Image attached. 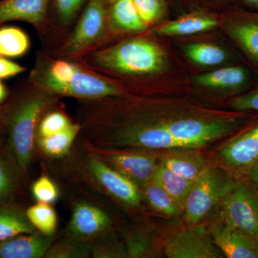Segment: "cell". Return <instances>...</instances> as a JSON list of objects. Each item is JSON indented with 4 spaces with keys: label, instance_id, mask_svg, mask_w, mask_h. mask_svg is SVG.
Returning <instances> with one entry per match:
<instances>
[{
    "label": "cell",
    "instance_id": "10",
    "mask_svg": "<svg viewBox=\"0 0 258 258\" xmlns=\"http://www.w3.org/2000/svg\"><path fill=\"white\" fill-rule=\"evenodd\" d=\"M222 221L258 238V191L237 183L221 202Z\"/></svg>",
    "mask_w": 258,
    "mask_h": 258
},
{
    "label": "cell",
    "instance_id": "13",
    "mask_svg": "<svg viewBox=\"0 0 258 258\" xmlns=\"http://www.w3.org/2000/svg\"><path fill=\"white\" fill-rule=\"evenodd\" d=\"M220 155L231 169L249 170L258 160V123L226 144Z\"/></svg>",
    "mask_w": 258,
    "mask_h": 258
},
{
    "label": "cell",
    "instance_id": "38",
    "mask_svg": "<svg viewBox=\"0 0 258 258\" xmlns=\"http://www.w3.org/2000/svg\"><path fill=\"white\" fill-rule=\"evenodd\" d=\"M248 171L249 179L255 185L256 189L258 191V160L249 168Z\"/></svg>",
    "mask_w": 258,
    "mask_h": 258
},
{
    "label": "cell",
    "instance_id": "21",
    "mask_svg": "<svg viewBox=\"0 0 258 258\" xmlns=\"http://www.w3.org/2000/svg\"><path fill=\"white\" fill-rule=\"evenodd\" d=\"M26 209L18 201L0 203V242L36 230L29 221Z\"/></svg>",
    "mask_w": 258,
    "mask_h": 258
},
{
    "label": "cell",
    "instance_id": "12",
    "mask_svg": "<svg viewBox=\"0 0 258 258\" xmlns=\"http://www.w3.org/2000/svg\"><path fill=\"white\" fill-rule=\"evenodd\" d=\"M211 235L227 257L258 258V238L251 234L222 221L212 226Z\"/></svg>",
    "mask_w": 258,
    "mask_h": 258
},
{
    "label": "cell",
    "instance_id": "22",
    "mask_svg": "<svg viewBox=\"0 0 258 258\" xmlns=\"http://www.w3.org/2000/svg\"><path fill=\"white\" fill-rule=\"evenodd\" d=\"M248 71L242 66H229L196 77L198 84L207 87L239 90L248 83Z\"/></svg>",
    "mask_w": 258,
    "mask_h": 258
},
{
    "label": "cell",
    "instance_id": "32",
    "mask_svg": "<svg viewBox=\"0 0 258 258\" xmlns=\"http://www.w3.org/2000/svg\"><path fill=\"white\" fill-rule=\"evenodd\" d=\"M57 106L42 117L37 128V137H46L64 130L74 123L69 115Z\"/></svg>",
    "mask_w": 258,
    "mask_h": 258
},
{
    "label": "cell",
    "instance_id": "34",
    "mask_svg": "<svg viewBox=\"0 0 258 258\" xmlns=\"http://www.w3.org/2000/svg\"><path fill=\"white\" fill-rule=\"evenodd\" d=\"M31 192L37 203L52 204L60 196L57 181L46 172H43L32 183Z\"/></svg>",
    "mask_w": 258,
    "mask_h": 258
},
{
    "label": "cell",
    "instance_id": "9",
    "mask_svg": "<svg viewBox=\"0 0 258 258\" xmlns=\"http://www.w3.org/2000/svg\"><path fill=\"white\" fill-rule=\"evenodd\" d=\"M238 117L206 120L183 118L161 122L184 148L206 145L237 130L240 125Z\"/></svg>",
    "mask_w": 258,
    "mask_h": 258
},
{
    "label": "cell",
    "instance_id": "1",
    "mask_svg": "<svg viewBox=\"0 0 258 258\" xmlns=\"http://www.w3.org/2000/svg\"><path fill=\"white\" fill-rule=\"evenodd\" d=\"M46 172L61 186L83 190L97 198H110L129 208L142 205V190L90 150L80 137L67 155L41 160Z\"/></svg>",
    "mask_w": 258,
    "mask_h": 258
},
{
    "label": "cell",
    "instance_id": "33",
    "mask_svg": "<svg viewBox=\"0 0 258 258\" xmlns=\"http://www.w3.org/2000/svg\"><path fill=\"white\" fill-rule=\"evenodd\" d=\"M90 244L91 257H127L124 243H119L113 233L103 236Z\"/></svg>",
    "mask_w": 258,
    "mask_h": 258
},
{
    "label": "cell",
    "instance_id": "30",
    "mask_svg": "<svg viewBox=\"0 0 258 258\" xmlns=\"http://www.w3.org/2000/svg\"><path fill=\"white\" fill-rule=\"evenodd\" d=\"M88 0H53L54 20L50 26L62 32L68 30L77 18Z\"/></svg>",
    "mask_w": 258,
    "mask_h": 258
},
{
    "label": "cell",
    "instance_id": "5",
    "mask_svg": "<svg viewBox=\"0 0 258 258\" xmlns=\"http://www.w3.org/2000/svg\"><path fill=\"white\" fill-rule=\"evenodd\" d=\"M69 198L71 217L62 235L91 242L113 233L112 217L99 198L80 189L64 186Z\"/></svg>",
    "mask_w": 258,
    "mask_h": 258
},
{
    "label": "cell",
    "instance_id": "11",
    "mask_svg": "<svg viewBox=\"0 0 258 258\" xmlns=\"http://www.w3.org/2000/svg\"><path fill=\"white\" fill-rule=\"evenodd\" d=\"M170 258L222 257V252L204 227L177 232L167 241L164 248Z\"/></svg>",
    "mask_w": 258,
    "mask_h": 258
},
{
    "label": "cell",
    "instance_id": "37",
    "mask_svg": "<svg viewBox=\"0 0 258 258\" xmlns=\"http://www.w3.org/2000/svg\"><path fill=\"white\" fill-rule=\"evenodd\" d=\"M26 71L24 66L0 56V80L9 79Z\"/></svg>",
    "mask_w": 258,
    "mask_h": 258
},
{
    "label": "cell",
    "instance_id": "15",
    "mask_svg": "<svg viewBox=\"0 0 258 258\" xmlns=\"http://www.w3.org/2000/svg\"><path fill=\"white\" fill-rule=\"evenodd\" d=\"M57 235H46L35 230L0 242V258H42Z\"/></svg>",
    "mask_w": 258,
    "mask_h": 258
},
{
    "label": "cell",
    "instance_id": "27",
    "mask_svg": "<svg viewBox=\"0 0 258 258\" xmlns=\"http://www.w3.org/2000/svg\"><path fill=\"white\" fill-rule=\"evenodd\" d=\"M91 257V244L61 235H57L55 242L45 258H88Z\"/></svg>",
    "mask_w": 258,
    "mask_h": 258
},
{
    "label": "cell",
    "instance_id": "14",
    "mask_svg": "<svg viewBox=\"0 0 258 258\" xmlns=\"http://www.w3.org/2000/svg\"><path fill=\"white\" fill-rule=\"evenodd\" d=\"M50 0H3L0 1V25L23 21L40 30H47Z\"/></svg>",
    "mask_w": 258,
    "mask_h": 258
},
{
    "label": "cell",
    "instance_id": "23",
    "mask_svg": "<svg viewBox=\"0 0 258 258\" xmlns=\"http://www.w3.org/2000/svg\"><path fill=\"white\" fill-rule=\"evenodd\" d=\"M217 20L203 15H191L171 22L160 28L157 32L159 35L167 36H181L208 31L217 26Z\"/></svg>",
    "mask_w": 258,
    "mask_h": 258
},
{
    "label": "cell",
    "instance_id": "29",
    "mask_svg": "<svg viewBox=\"0 0 258 258\" xmlns=\"http://www.w3.org/2000/svg\"><path fill=\"white\" fill-rule=\"evenodd\" d=\"M188 58L201 66H215L227 60V55L221 47L210 43H193L185 49Z\"/></svg>",
    "mask_w": 258,
    "mask_h": 258
},
{
    "label": "cell",
    "instance_id": "25",
    "mask_svg": "<svg viewBox=\"0 0 258 258\" xmlns=\"http://www.w3.org/2000/svg\"><path fill=\"white\" fill-rule=\"evenodd\" d=\"M30 40L28 34L15 26L0 28V56L5 57H21L28 52Z\"/></svg>",
    "mask_w": 258,
    "mask_h": 258
},
{
    "label": "cell",
    "instance_id": "18",
    "mask_svg": "<svg viewBox=\"0 0 258 258\" xmlns=\"http://www.w3.org/2000/svg\"><path fill=\"white\" fill-rule=\"evenodd\" d=\"M81 134L77 121L58 133L35 139V154L41 160H55L69 154Z\"/></svg>",
    "mask_w": 258,
    "mask_h": 258
},
{
    "label": "cell",
    "instance_id": "24",
    "mask_svg": "<svg viewBox=\"0 0 258 258\" xmlns=\"http://www.w3.org/2000/svg\"><path fill=\"white\" fill-rule=\"evenodd\" d=\"M152 181L165 190L179 205L181 210H184L185 202L194 182L178 175L160 164L158 166Z\"/></svg>",
    "mask_w": 258,
    "mask_h": 258
},
{
    "label": "cell",
    "instance_id": "2",
    "mask_svg": "<svg viewBox=\"0 0 258 258\" xmlns=\"http://www.w3.org/2000/svg\"><path fill=\"white\" fill-rule=\"evenodd\" d=\"M60 98L27 82L4 106L5 144L22 174L28 181L35 157V139L40 119Z\"/></svg>",
    "mask_w": 258,
    "mask_h": 258
},
{
    "label": "cell",
    "instance_id": "8",
    "mask_svg": "<svg viewBox=\"0 0 258 258\" xmlns=\"http://www.w3.org/2000/svg\"><path fill=\"white\" fill-rule=\"evenodd\" d=\"M83 142L100 159L133 181L140 189L152 181L159 166L157 157L146 151L107 149Z\"/></svg>",
    "mask_w": 258,
    "mask_h": 258
},
{
    "label": "cell",
    "instance_id": "31",
    "mask_svg": "<svg viewBox=\"0 0 258 258\" xmlns=\"http://www.w3.org/2000/svg\"><path fill=\"white\" fill-rule=\"evenodd\" d=\"M127 257H149L155 254L154 244L150 236L140 230H130L124 234Z\"/></svg>",
    "mask_w": 258,
    "mask_h": 258
},
{
    "label": "cell",
    "instance_id": "41",
    "mask_svg": "<svg viewBox=\"0 0 258 258\" xmlns=\"http://www.w3.org/2000/svg\"><path fill=\"white\" fill-rule=\"evenodd\" d=\"M244 2L253 8H258V0H244Z\"/></svg>",
    "mask_w": 258,
    "mask_h": 258
},
{
    "label": "cell",
    "instance_id": "35",
    "mask_svg": "<svg viewBox=\"0 0 258 258\" xmlns=\"http://www.w3.org/2000/svg\"><path fill=\"white\" fill-rule=\"evenodd\" d=\"M139 16L147 26L157 21L162 15L160 0H133Z\"/></svg>",
    "mask_w": 258,
    "mask_h": 258
},
{
    "label": "cell",
    "instance_id": "39",
    "mask_svg": "<svg viewBox=\"0 0 258 258\" xmlns=\"http://www.w3.org/2000/svg\"><path fill=\"white\" fill-rule=\"evenodd\" d=\"M8 94H9V93H8V88L0 80V106L6 101Z\"/></svg>",
    "mask_w": 258,
    "mask_h": 258
},
{
    "label": "cell",
    "instance_id": "28",
    "mask_svg": "<svg viewBox=\"0 0 258 258\" xmlns=\"http://www.w3.org/2000/svg\"><path fill=\"white\" fill-rule=\"evenodd\" d=\"M29 221L44 235H55L57 227V215L51 204L37 203L26 209Z\"/></svg>",
    "mask_w": 258,
    "mask_h": 258
},
{
    "label": "cell",
    "instance_id": "40",
    "mask_svg": "<svg viewBox=\"0 0 258 258\" xmlns=\"http://www.w3.org/2000/svg\"><path fill=\"white\" fill-rule=\"evenodd\" d=\"M5 141V122L3 112L0 108V144Z\"/></svg>",
    "mask_w": 258,
    "mask_h": 258
},
{
    "label": "cell",
    "instance_id": "17",
    "mask_svg": "<svg viewBox=\"0 0 258 258\" xmlns=\"http://www.w3.org/2000/svg\"><path fill=\"white\" fill-rule=\"evenodd\" d=\"M159 164L194 183L207 167L201 154L191 150V148L171 149L161 158Z\"/></svg>",
    "mask_w": 258,
    "mask_h": 258
},
{
    "label": "cell",
    "instance_id": "20",
    "mask_svg": "<svg viewBox=\"0 0 258 258\" xmlns=\"http://www.w3.org/2000/svg\"><path fill=\"white\" fill-rule=\"evenodd\" d=\"M108 30L115 33H139L147 29L133 0H116L108 10Z\"/></svg>",
    "mask_w": 258,
    "mask_h": 258
},
{
    "label": "cell",
    "instance_id": "7",
    "mask_svg": "<svg viewBox=\"0 0 258 258\" xmlns=\"http://www.w3.org/2000/svg\"><path fill=\"white\" fill-rule=\"evenodd\" d=\"M237 183L220 168L207 166L194 183L185 202L184 218L189 225H196L235 187Z\"/></svg>",
    "mask_w": 258,
    "mask_h": 258
},
{
    "label": "cell",
    "instance_id": "4",
    "mask_svg": "<svg viewBox=\"0 0 258 258\" xmlns=\"http://www.w3.org/2000/svg\"><path fill=\"white\" fill-rule=\"evenodd\" d=\"M79 61L97 74L140 78L157 74L165 68V53L154 42L142 38L128 39L109 47H98Z\"/></svg>",
    "mask_w": 258,
    "mask_h": 258
},
{
    "label": "cell",
    "instance_id": "6",
    "mask_svg": "<svg viewBox=\"0 0 258 258\" xmlns=\"http://www.w3.org/2000/svg\"><path fill=\"white\" fill-rule=\"evenodd\" d=\"M108 31V9L104 0H88L73 31L60 48L50 52L57 57L78 60L95 49Z\"/></svg>",
    "mask_w": 258,
    "mask_h": 258
},
{
    "label": "cell",
    "instance_id": "16",
    "mask_svg": "<svg viewBox=\"0 0 258 258\" xmlns=\"http://www.w3.org/2000/svg\"><path fill=\"white\" fill-rule=\"evenodd\" d=\"M229 36L258 66V14H237L227 22Z\"/></svg>",
    "mask_w": 258,
    "mask_h": 258
},
{
    "label": "cell",
    "instance_id": "19",
    "mask_svg": "<svg viewBox=\"0 0 258 258\" xmlns=\"http://www.w3.org/2000/svg\"><path fill=\"white\" fill-rule=\"evenodd\" d=\"M26 180L5 144H0V203L18 201Z\"/></svg>",
    "mask_w": 258,
    "mask_h": 258
},
{
    "label": "cell",
    "instance_id": "36",
    "mask_svg": "<svg viewBox=\"0 0 258 258\" xmlns=\"http://www.w3.org/2000/svg\"><path fill=\"white\" fill-rule=\"evenodd\" d=\"M231 105L238 111H258V89L236 97L232 100Z\"/></svg>",
    "mask_w": 258,
    "mask_h": 258
},
{
    "label": "cell",
    "instance_id": "42",
    "mask_svg": "<svg viewBox=\"0 0 258 258\" xmlns=\"http://www.w3.org/2000/svg\"><path fill=\"white\" fill-rule=\"evenodd\" d=\"M105 3H106L107 5H111L112 3H114L115 1H116V0H104Z\"/></svg>",
    "mask_w": 258,
    "mask_h": 258
},
{
    "label": "cell",
    "instance_id": "3",
    "mask_svg": "<svg viewBox=\"0 0 258 258\" xmlns=\"http://www.w3.org/2000/svg\"><path fill=\"white\" fill-rule=\"evenodd\" d=\"M28 81L60 98L92 100L126 93L119 85L79 61L57 57L47 50L37 54Z\"/></svg>",
    "mask_w": 258,
    "mask_h": 258
},
{
    "label": "cell",
    "instance_id": "26",
    "mask_svg": "<svg viewBox=\"0 0 258 258\" xmlns=\"http://www.w3.org/2000/svg\"><path fill=\"white\" fill-rule=\"evenodd\" d=\"M142 190V197L154 210L171 217H177L183 210L165 190L154 182L149 181Z\"/></svg>",
    "mask_w": 258,
    "mask_h": 258
}]
</instances>
